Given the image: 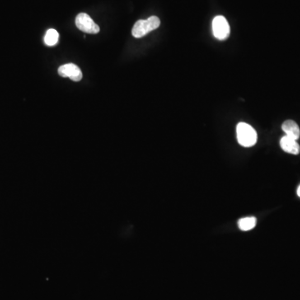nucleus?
Returning a JSON list of instances; mask_svg holds the SVG:
<instances>
[{
  "label": "nucleus",
  "mask_w": 300,
  "mask_h": 300,
  "mask_svg": "<svg viewBox=\"0 0 300 300\" xmlns=\"http://www.w3.org/2000/svg\"><path fill=\"white\" fill-rule=\"evenodd\" d=\"M256 225V218L254 217H246L241 218L239 221V227L243 231H249L255 227Z\"/></svg>",
  "instance_id": "1a4fd4ad"
},
{
  "label": "nucleus",
  "mask_w": 300,
  "mask_h": 300,
  "mask_svg": "<svg viewBox=\"0 0 300 300\" xmlns=\"http://www.w3.org/2000/svg\"><path fill=\"white\" fill-rule=\"evenodd\" d=\"M213 33L216 39L224 40L230 36V27L223 16H216L213 20Z\"/></svg>",
  "instance_id": "20e7f679"
},
{
  "label": "nucleus",
  "mask_w": 300,
  "mask_h": 300,
  "mask_svg": "<svg viewBox=\"0 0 300 300\" xmlns=\"http://www.w3.org/2000/svg\"><path fill=\"white\" fill-rule=\"evenodd\" d=\"M282 129L285 133L286 136L293 139H298L300 137V129L298 124L293 120H286L282 125Z\"/></svg>",
  "instance_id": "0eeeda50"
},
{
  "label": "nucleus",
  "mask_w": 300,
  "mask_h": 300,
  "mask_svg": "<svg viewBox=\"0 0 300 300\" xmlns=\"http://www.w3.org/2000/svg\"><path fill=\"white\" fill-rule=\"evenodd\" d=\"M280 146L284 152L291 155H297L300 153V146L297 140L289 138L288 136H283L280 139Z\"/></svg>",
  "instance_id": "423d86ee"
},
{
  "label": "nucleus",
  "mask_w": 300,
  "mask_h": 300,
  "mask_svg": "<svg viewBox=\"0 0 300 300\" xmlns=\"http://www.w3.org/2000/svg\"><path fill=\"white\" fill-rule=\"evenodd\" d=\"M58 74L63 78H69L72 81L79 82L82 80L83 73L80 68L73 63H67L58 68Z\"/></svg>",
  "instance_id": "39448f33"
},
{
  "label": "nucleus",
  "mask_w": 300,
  "mask_h": 300,
  "mask_svg": "<svg viewBox=\"0 0 300 300\" xmlns=\"http://www.w3.org/2000/svg\"><path fill=\"white\" fill-rule=\"evenodd\" d=\"M297 194H298V197H300V185L298 186V190H297Z\"/></svg>",
  "instance_id": "9d476101"
},
{
  "label": "nucleus",
  "mask_w": 300,
  "mask_h": 300,
  "mask_svg": "<svg viewBox=\"0 0 300 300\" xmlns=\"http://www.w3.org/2000/svg\"><path fill=\"white\" fill-rule=\"evenodd\" d=\"M58 38H59V34L55 29H49L44 37V43L48 46H54L58 44Z\"/></svg>",
  "instance_id": "6e6552de"
},
{
  "label": "nucleus",
  "mask_w": 300,
  "mask_h": 300,
  "mask_svg": "<svg viewBox=\"0 0 300 300\" xmlns=\"http://www.w3.org/2000/svg\"><path fill=\"white\" fill-rule=\"evenodd\" d=\"M75 25L78 29L86 34H96L100 31V26L96 25L92 18L85 13H81L77 15L75 20Z\"/></svg>",
  "instance_id": "7ed1b4c3"
},
{
  "label": "nucleus",
  "mask_w": 300,
  "mask_h": 300,
  "mask_svg": "<svg viewBox=\"0 0 300 300\" xmlns=\"http://www.w3.org/2000/svg\"><path fill=\"white\" fill-rule=\"evenodd\" d=\"M256 131L250 124L240 123L237 125L238 142L243 147H252L257 142Z\"/></svg>",
  "instance_id": "f257e3e1"
},
{
  "label": "nucleus",
  "mask_w": 300,
  "mask_h": 300,
  "mask_svg": "<svg viewBox=\"0 0 300 300\" xmlns=\"http://www.w3.org/2000/svg\"><path fill=\"white\" fill-rule=\"evenodd\" d=\"M160 26V20L156 16H151L148 20H140L135 23L132 29V35L139 39L145 36L149 32L158 29Z\"/></svg>",
  "instance_id": "f03ea898"
}]
</instances>
